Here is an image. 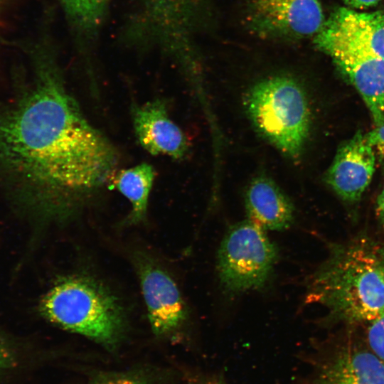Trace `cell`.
<instances>
[{
  "instance_id": "obj_1",
  "label": "cell",
  "mask_w": 384,
  "mask_h": 384,
  "mask_svg": "<svg viewBox=\"0 0 384 384\" xmlns=\"http://www.w3.org/2000/svg\"><path fill=\"white\" fill-rule=\"evenodd\" d=\"M31 84L0 105V177L36 228L77 218L119 168L116 146L87 119L47 48L32 50Z\"/></svg>"
},
{
  "instance_id": "obj_2",
  "label": "cell",
  "mask_w": 384,
  "mask_h": 384,
  "mask_svg": "<svg viewBox=\"0 0 384 384\" xmlns=\"http://www.w3.org/2000/svg\"><path fill=\"white\" fill-rule=\"evenodd\" d=\"M306 302L347 324L377 318L384 311V243L360 237L334 247L310 279Z\"/></svg>"
},
{
  "instance_id": "obj_3",
  "label": "cell",
  "mask_w": 384,
  "mask_h": 384,
  "mask_svg": "<svg viewBox=\"0 0 384 384\" xmlns=\"http://www.w3.org/2000/svg\"><path fill=\"white\" fill-rule=\"evenodd\" d=\"M38 311L55 326L110 349L117 346L126 331V314L121 302L88 275L60 277L41 299Z\"/></svg>"
},
{
  "instance_id": "obj_4",
  "label": "cell",
  "mask_w": 384,
  "mask_h": 384,
  "mask_svg": "<svg viewBox=\"0 0 384 384\" xmlns=\"http://www.w3.org/2000/svg\"><path fill=\"white\" fill-rule=\"evenodd\" d=\"M244 106L261 137L289 159L300 156L309 132L310 110L297 80L286 75L260 80L247 91Z\"/></svg>"
},
{
  "instance_id": "obj_5",
  "label": "cell",
  "mask_w": 384,
  "mask_h": 384,
  "mask_svg": "<svg viewBox=\"0 0 384 384\" xmlns=\"http://www.w3.org/2000/svg\"><path fill=\"white\" fill-rule=\"evenodd\" d=\"M277 257L264 230L247 220L231 226L218 250L220 283L231 294L258 289L268 282Z\"/></svg>"
},
{
  "instance_id": "obj_6",
  "label": "cell",
  "mask_w": 384,
  "mask_h": 384,
  "mask_svg": "<svg viewBox=\"0 0 384 384\" xmlns=\"http://www.w3.org/2000/svg\"><path fill=\"white\" fill-rule=\"evenodd\" d=\"M132 261L153 333L159 337L174 336L187 319V309L176 282L146 252L133 253Z\"/></svg>"
},
{
  "instance_id": "obj_7",
  "label": "cell",
  "mask_w": 384,
  "mask_h": 384,
  "mask_svg": "<svg viewBox=\"0 0 384 384\" xmlns=\"http://www.w3.org/2000/svg\"><path fill=\"white\" fill-rule=\"evenodd\" d=\"M314 44L322 52L343 48L384 59V14L338 8L315 35Z\"/></svg>"
},
{
  "instance_id": "obj_8",
  "label": "cell",
  "mask_w": 384,
  "mask_h": 384,
  "mask_svg": "<svg viewBox=\"0 0 384 384\" xmlns=\"http://www.w3.org/2000/svg\"><path fill=\"white\" fill-rule=\"evenodd\" d=\"M250 16L259 31L291 38L315 36L325 22L320 0H250Z\"/></svg>"
},
{
  "instance_id": "obj_9",
  "label": "cell",
  "mask_w": 384,
  "mask_h": 384,
  "mask_svg": "<svg viewBox=\"0 0 384 384\" xmlns=\"http://www.w3.org/2000/svg\"><path fill=\"white\" fill-rule=\"evenodd\" d=\"M131 115L140 146L154 156L165 155L176 160L185 158L189 149L187 137L170 118L166 103L154 98L142 105L133 104Z\"/></svg>"
},
{
  "instance_id": "obj_10",
  "label": "cell",
  "mask_w": 384,
  "mask_h": 384,
  "mask_svg": "<svg viewBox=\"0 0 384 384\" xmlns=\"http://www.w3.org/2000/svg\"><path fill=\"white\" fill-rule=\"evenodd\" d=\"M311 384H384V363L368 346L348 339L320 362Z\"/></svg>"
},
{
  "instance_id": "obj_11",
  "label": "cell",
  "mask_w": 384,
  "mask_h": 384,
  "mask_svg": "<svg viewBox=\"0 0 384 384\" xmlns=\"http://www.w3.org/2000/svg\"><path fill=\"white\" fill-rule=\"evenodd\" d=\"M375 166L373 147L358 132L339 147L326 181L341 198L354 202L370 183Z\"/></svg>"
},
{
  "instance_id": "obj_12",
  "label": "cell",
  "mask_w": 384,
  "mask_h": 384,
  "mask_svg": "<svg viewBox=\"0 0 384 384\" xmlns=\"http://www.w3.org/2000/svg\"><path fill=\"white\" fill-rule=\"evenodd\" d=\"M324 53L359 92L376 126L384 124V59L343 48Z\"/></svg>"
},
{
  "instance_id": "obj_13",
  "label": "cell",
  "mask_w": 384,
  "mask_h": 384,
  "mask_svg": "<svg viewBox=\"0 0 384 384\" xmlns=\"http://www.w3.org/2000/svg\"><path fill=\"white\" fill-rule=\"evenodd\" d=\"M248 220L263 230H282L293 222L291 200L270 177L260 175L249 183L245 193Z\"/></svg>"
},
{
  "instance_id": "obj_14",
  "label": "cell",
  "mask_w": 384,
  "mask_h": 384,
  "mask_svg": "<svg viewBox=\"0 0 384 384\" xmlns=\"http://www.w3.org/2000/svg\"><path fill=\"white\" fill-rule=\"evenodd\" d=\"M154 166L146 162L127 169H118L110 176L107 188L115 189L131 204L127 225H137L146 217L149 195L156 178Z\"/></svg>"
},
{
  "instance_id": "obj_15",
  "label": "cell",
  "mask_w": 384,
  "mask_h": 384,
  "mask_svg": "<svg viewBox=\"0 0 384 384\" xmlns=\"http://www.w3.org/2000/svg\"><path fill=\"white\" fill-rule=\"evenodd\" d=\"M110 0H58L68 17L79 28L91 31L102 22Z\"/></svg>"
},
{
  "instance_id": "obj_16",
  "label": "cell",
  "mask_w": 384,
  "mask_h": 384,
  "mask_svg": "<svg viewBox=\"0 0 384 384\" xmlns=\"http://www.w3.org/2000/svg\"><path fill=\"white\" fill-rule=\"evenodd\" d=\"M368 324L367 346L384 363V311Z\"/></svg>"
},
{
  "instance_id": "obj_17",
  "label": "cell",
  "mask_w": 384,
  "mask_h": 384,
  "mask_svg": "<svg viewBox=\"0 0 384 384\" xmlns=\"http://www.w3.org/2000/svg\"><path fill=\"white\" fill-rule=\"evenodd\" d=\"M18 363V351L14 342L0 332V375L14 368Z\"/></svg>"
},
{
  "instance_id": "obj_18",
  "label": "cell",
  "mask_w": 384,
  "mask_h": 384,
  "mask_svg": "<svg viewBox=\"0 0 384 384\" xmlns=\"http://www.w3.org/2000/svg\"><path fill=\"white\" fill-rule=\"evenodd\" d=\"M92 384H151V383L144 375L126 373L101 375Z\"/></svg>"
},
{
  "instance_id": "obj_19",
  "label": "cell",
  "mask_w": 384,
  "mask_h": 384,
  "mask_svg": "<svg viewBox=\"0 0 384 384\" xmlns=\"http://www.w3.org/2000/svg\"><path fill=\"white\" fill-rule=\"evenodd\" d=\"M364 137L366 142L373 147L384 148V124L377 126L376 128L365 134Z\"/></svg>"
},
{
  "instance_id": "obj_20",
  "label": "cell",
  "mask_w": 384,
  "mask_h": 384,
  "mask_svg": "<svg viewBox=\"0 0 384 384\" xmlns=\"http://www.w3.org/2000/svg\"><path fill=\"white\" fill-rule=\"evenodd\" d=\"M189 384H226L218 377L204 374H196L188 379Z\"/></svg>"
},
{
  "instance_id": "obj_21",
  "label": "cell",
  "mask_w": 384,
  "mask_h": 384,
  "mask_svg": "<svg viewBox=\"0 0 384 384\" xmlns=\"http://www.w3.org/2000/svg\"><path fill=\"white\" fill-rule=\"evenodd\" d=\"M353 9H364L377 4L380 0H342Z\"/></svg>"
},
{
  "instance_id": "obj_22",
  "label": "cell",
  "mask_w": 384,
  "mask_h": 384,
  "mask_svg": "<svg viewBox=\"0 0 384 384\" xmlns=\"http://www.w3.org/2000/svg\"><path fill=\"white\" fill-rule=\"evenodd\" d=\"M376 212L379 221L384 228V186L378 198Z\"/></svg>"
},
{
  "instance_id": "obj_23",
  "label": "cell",
  "mask_w": 384,
  "mask_h": 384,
  "mask_svg": "<svg viewBox=\"0 0 384 384\" xmlns=\"http://www.w3.org/2000/svg\"><path fill=\"white\" fill-rule=\"evenodd\" d=\"M164 1L165 0H150L151 1V5H153L151 7V9H155L156 11L157 10L159 6V4H164Z\"/></svg>"
}]
</instances>
